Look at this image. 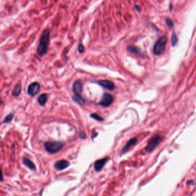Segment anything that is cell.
Masks as SVG:
<instances>
[{"label": "cell", "mask_w": 196, "mask_h": 196, "mask_svg": "<svg viewBox=\"0 0 196 196\" xmlns=\"http://www.w3.org/2000/svg\"><path fill=\"white\" fill-rule=\"evenodd\" d=\"M23 164L25 165L29 169L32 170H35V165L29 159L24 157L23 159Z\"/></svg>", "instance_id": "14"}, {"label": "cell", "mask_w": 196, "mask_h": 196, "mask_svg": "<svg viewBox=\"0 0 196 196\" xmlns=\"http://www.w3.org/2000/svg\"><path fill=\"white\" fill-rule=\"evenodd\" d=\"M172 8H173L172 5L171 4V5H170V11H172Z\"/></svg>", "instance_id": "26"}, {"label": "cell", "mask_w": 196, "mask_h": 196, "mask_svg": "<svg viewBox=\"0 0 196 196\" xmlns=\"http://www.w3.org/2000/svg\"><path fill=\"white\" fill-rule=\"evenodd\" d=\"M114 98L111 94L105 93L103 95L102 100L100 102V105L103 107H107L113 102Z\"/></svg>", "instance_id": "6"}, {"label": "cell", "mask_w": 196, "mask_h": 196, "mask_svg": "<svg viewBox=\"0 0 196 196\" xmlns=\"http://www.w3.org/2000/svg\"><path fill=\"white\" fill-rule=\"evenodd\" d=\"M80 137H82L83 139L85 138L86 137V133H84V132H81L80 133Z\"/></svg>", "instance_id": "22"}, {"label": "cell", "mask_w": 196, "mask_h": 196, "mask_svg": "<svg viewBox=\"0 0 196 196\" xmlns=\"http://www.w3.org/2000/svg\"><path fill=\"white\" fill-rule=\"evenodd\" d=\"M99 85L109 90H113L115 89L114 83L109 80H100L97 82Z\"/></svg>", "instance_id": "7"}, {"label": "cell", "mask_w": 196, "mask_h": 196, "mask_svg": "<svg viewBox=\"0 0 196 196\" xmlns=\"http://www.w3.org/2000/svg\"><path fill=\"white\" fill-rule=\"evenodd\" d=\"M137 138H136V137H133V138L131 139L130 140L127 141V143L123 147V148L122 149V153L123 154V153H126V152H127L131 147H133L134 145H136V144L137 143Z\"/></svg>", "instance_id": "8"}, {"label": "cell", "mask_w": 196, "mask_h": 196, "mask_svg": "<svg viewBox=\"0 0 196 196\" xmlns=\"http://www.w3.org/2000/svg\"><path fill=\"white\" fill-rule=\"evenodd\" d=\"M22 87L20 83H17L14 87L12 91V95L15 98H17L21 94Z\"/></svg>", "instance_id": "12"}, {"label": "cell", "mask_w": 196, "mask_h": 196, "mask_svg": "<svg viewBox=\"0 0 196 196\" xmlns=\"http://www.w3.org/2000/svg\"><path fill=\"white\" fill-rule=\"evenodd\" d=\"M91 117L95 119L96 120H98L99 122H102L103 120V118H102L100 116L98 115L97 114H91Z\"/></svg>", "instance_id": "19"}, {"label": "cell", "mask_w": 196, "mask_h": 196, "mask_svg": "<svg viewBox=\"0 0 196 196\" xmlns=\"http://www.w3.org/2000/svg\"><path fill=\"white\" fill-rule=\"evenodd\" d=\"M50 32L49 29H45L41 33L37 48V54L40 57H43L47 53L49 43Z\"/></svg>", "instance_id": "1"}, {"label": "cell", "mask_w": 196, "mask_h": 196, "mask_svg": "<svg viewBox=\"0 0 196 196\" xmlns=\"http://www.w3.org/2000/svg\"><path fill=\"white\" fill-rule=\"evenodd\" d=\"M0 180L1 181H2L3 180V175H2V171L0 169Z\"/></svg>", "instance_id": "23"}, {"label": "cell", "mask_w": 196, "mask_h": 196, "mask_svg": "<svg viewBox=\"0 0 196 196\" xmlns=\"http://www.w3.org/2000/svg\"><path fill=\"white\" fill-rule=\"evenodd\" d=\"M70 166V163L66 160H60L55 163V168L58 170H63L67 169Z\"/></svg>", "instance_id": "9"}, {"label": "cell", "mask_w": 196, "mask_h": 196, "mask_svg": "<svg viewBox=\"0 0 196 196\" xmlns=\"http://www.w3.org/2000/svg\"><path fill=\"white\" fill-rule=\"evenodd\" d=\"M165 22H166V24H167V25L168 26V27L170 28L173 27L174 23H173V21L172 19H170L169 18H167L165 20Z\"/></svg>", "instance_id": "20"}, {"label": "cell", "mask_w": 196, "mask_h": 196, "mask_svg": "<svg viewBox=\"0 0 196 196\" xmlns=\"http://www.w3.org/2000/svg\"><path fill=\"white\" fill-rule=\"evenodd\" d=\"M135 9H137V10L138 12L141 11V8H139V7H138V6H136V7H135Z\"/></svg>", "instance_id": "24"}, {"label": "cell", "mask_w": 196, "mask_h": 196, "mask_svg": "<svg viewBox=\"0 0 196 196\" xmlns=\"http://www.w3.org/2000/svg\"><path fill=\"white\" fill-rule=\"evenodd\" d=\"M2 103H3V101H2V100L1 99H0V107H1V105H2Z\"/></svg>", "instance_id": "25"}, {"label": "cell", "mask_w": 196, "mask_h": 196, "mask_svg": "<svg viewBox=\"0 0 196 196\" xmlns=\"http://www.w3.org/2000/svg\"><path fill=\"white\" fill-rule=\"evenodd\" d=\"M48 95L47 93H43L40 95L37 98V102L40 106H44L48 101Z\"/></svg>", "instance_id": "13"}, {"label": "cell", "mask_w": 196, "mask_h": 196, "mask_svg": "<svg viewBox=\"0 0 196 196\" xmlns=\"http://www.w3.org/2000/svg\"><path fill=\"white\" fill-rule=\"evenodd\" d=\"M72 89L75 95H80L83 90L82 83L79 81H76L73 85Z\"/></svg>", "instance_id": "11"}, {"label": "cell", "mask_w": 196, "mask_h": 196, "mask_svg": "<svg viewBox=\"0 0 196 196\" xmlns=\"http://www.w3.org/2000/svg\"><path fill=\"white\" fill-rule=\"evenodd\" d=\"M0 75H1V73H0Z\"/></svg>", "instance_id": "28"}, {"label": "cell", "mask_w": 196, "mask_h": 196, "mask_svg": "<svg viewBox=\"0 0 196 196\" xmlns=\"http://www.w3.org/2000/svg\"><path fill=\"white\" fill-rule=\"evenodd\" d=\"M164 139V137L160 135H156L153 136L147 143V145L146 147L145 150L147 153L152 152L154 149L159 145Z\"/></svg>", "instance_id": "3"}, {"label": "cell", "mask_w": 196, "mask_h": 196, "mask_svg": "<svg viewBox=\"0 0 196 196\" xmlns=\"http://www.w3.org/2000/svg\"></svg>", "instance_id": "29"}, {"label": "cell", "mask_w": 196, "mask_h": 196, "mask_svg": "<svg viewBox=\"0 0 196 196\" xmlns=\"http://www.w3.org/2000/svg\"><path fill=\"white\" fill-rule=\"evenodd\" d=\"M44 146L48 153L55 154L63 149V145L60 141H47Z\"/></svg>", "instance_id": "4"}, {"label": "cell", "mask_w": 196, "mask_h": 196, "mask_svg": "<svg viewBox=\"0 0 196 196\" xmlns=\"http://www.w3.org/2000/svg\"><path fill=\"white\" fill-rule=\"evenodd\" d=\"M178 42V38L176 34L175 33H173L171 38V43L173 47H174Z\"/></svg>", "instance_id": "18"}, {"label": "cell", "mask_w": 196, "mask_h": 196, "mask_svg": "<svg viewBox=\"0 0 196 196\" xmlns=\"http://www.w3.org/2000/svg\"><path fill=\"white\" fill-rule=\"evenodd\" d=\"M40 84L37 82H33L29 85L27 88V94L31 97H34L39 92Z\"/></svg>", "instance_id": "5"}, {"label": "cell", "mask_w": 196, "mask_h": 196, "mask_svg": "<svg viewBox=\"0 0 196 196\" xmlns=\"http://www.w3.org/2000/svg\"><path fill=\"white\" fill-rule=\"evenodd\" d=\"M13 118H14V114L13 113H10V114H8L4 118V120H3V123H5V124L10 123L11 122H12Z\"/></svg>", "instance_id": "17"}, {"label": "cell", "mask_w": 196, "mask_h": 196, "mask_svg": "<svg viewBox=\"0 0 196 196\" xmlns=\"http://www.w3.org/2000/svg\"><path fill=\"white\" fill-rule=\"evenodd\" d=\"M108 159V158H105L96 161L94 163L95 170L97 172H100V170H102Z\"/></svg>", "instance_id": "10"}, {"label": "cell", "mask_w": 196, "mask_h": 196, "mask_svg": "<svg viewBox=\"0 0 196 196\" xmlns=\"http://www.w3.org/2000/svg\"><path fill=\"white\" fill-rule=\"evenodd\" d=\"M73 100L75 102H77L80 105H83L85 103V100L80 95H74L73 96Z\"/></svg>", "instance_id": "16"}, {"label": "cell", "mask_w": 196, "mask_h": 196, "mask_svg": "<svg viewBox=\"0 0 196 196\" xmlns=\"http://www.w3.org/2000/svg\"><path fill=\"white\" fill-rule=\"evenodd\" d=\"M127 51L130 52L131 54H133L135 55H139L141 53L140 49L137 47L135 46H129L127 48Z\"/></svg>", "instance_id": "15"}, {"label": "cell", "mask_w": 196, "mask_h": 196, "mask_svg": "<svg viewBox=\"0 0 196 196\" xmlns=\"http://www.w3.org/2000/svg\"><path fill=\"white\" fill-rule=\"evenodd\" d=\"M0 139H1V136H0Z\"/></svg>", "instance_id": "27"}, {"label": "cell", "mask_w": 196, "mask_h": 196, "mask_svg": "<svg viewBox=\"0 0 196 196\" xmlns=\"http://www.w3.org/2000/svg\"><path fill=\"white\" fill-rule=\"evenodd\" d=\"M167 43L168 39L165 36H163L159 38L156 43L154 44L153 48L154 54L156 55H161L162 54L166 49Z\"/></svg>", "instance_id": "2"}, {"label": "cell", "mask_w": 196, "mask_h": 196, "mask_svg": "<svg viewBox=\"0 0 196 196\" xmlns=\"http://www.w3.org/2000/svg\"><path fill=\"white\" fill-rule=\"evenodd\" d=\"M78 51L80 53H83L84 51V48L82 45H79L78 47Z\"/></svg>", "instance_id": "21"}]
</instances>
